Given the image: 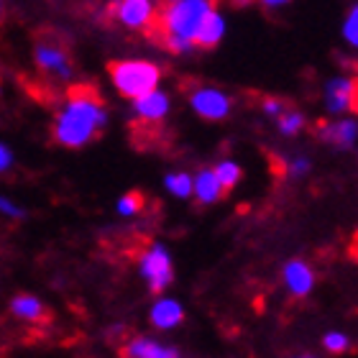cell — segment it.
<instances>
[{"label":"cell","mask_w":358,"mask_h":358,"mask_svg":"<svg viewBox=\"0 0 358 358\" xmlns=\"http://www.w3.org/2000/svg\"><path fill=\"white\" fill-rule=\"evenodd\" d=\"M105 123L108 113L100 92L92 85H72L67 87L64 105L54 115V141L67 149H80L103 134Z\"/></svg>","instance_id":"1"},{"label":"cell","mask_w":358,"mask_h":358,"mask_svg":"<svg viewBox=\"0 0 358 358\" xmlns=\"http://www.w3.org/2000/svg\"><path fill=\"white\" fill-rule=\"evenodd\" d=\"M213 10L210 0H177V3H159L157 23L146 31L162 49L172 54H185L197 46V34Z\"/></svg>","instance_id":"2"},{"label":"cell","mask_w":358,"mask_h":358,"mask_svg":"<svg viewBox=\"0 0 358 358\" xmlns=\"http://www.w3.org/2000/svg\"><path fill=\"white\" fill-rule=\"evenodd\" d=\"M108 77L120 97L138 100L159 90L162 69L149 59H113L108 62Z\"/></svg>","instance_id":"3"},{"label":"cell","mask_w":358,"mask_h":358,"mask_svg":"<svg viewBox=\"0 0 358 358\" xmlns=\"http://www.w3.org/2000/svg\"><path fill=\"white\" fill-rule=\"evenodd\" d=\"M138 268H141V276L146 279L151 292H164L169 284H172L174 276V266H172V256L166 251L164 243H151L146 251L141 254V262H138Z\"/></svg>","instance_id":"4"},{"label":"cell","mask_w":358,"mask_h":358,"mask_svg":"<svg viewBox=\"0 0 358 358\" xmlns=\"http://www.w3.org/2000/svg\"><path fill=\"white\" fill-rule=\"evenodd\" d=\"M108 10L123 29L131 31H149L159 15V6L154 0H113Z\"/></svg>","instance_id":"5"},{"label":"cell","mask_w":358,"mask_h":358,"mask_svg":"<svg viewBox=\"0 0 358 358\" xmlns=\"http://www.w3.org/2000/svg\"><path fill=\"white\" fill-rule=\"evenodd\" d=\"M189 105L192 110L205 120H223L231 113V97L225 95L223 90L202 85L189 92Z\"/></svg>","instance_id":"6"},{"label":"cell","mask_w":358,"mask_h":358,"mask_svg":"<svg viewBox=\"0 0 358 358\" xmlns=\"http://www.w3.org/2000/svg\"><path fill=\"white\" fill-rule=\"evenodd\" d=\"M34 59H36L38 69L46 72L49 77H57V80H64L67 83L72 77V62H69L67 49L57 41H38L36 52H34Z\"/></svg>","instance_id":"7"},{"label":"cell","mask_w":358,"mask_h":358,"mask_svg":"<svg viewBox=\"0 0 358 358\" xmlns=\"http://www.w3.org/2000/svg\"><path fill=\"white\" fill-rule=\"evenodd\" d=\"M356 87L358 80L356 77H336L325 85V105H328L330 113H345L353 110V100H356Z\"/></svg>","instance_id":"8"},{"label":"cell","mask_w":358,"mask_h":358,"mask_svg":"<svg viewBox=\"0 0 358 358\" xmlns=\"http://www.w3.org/2000/svg\"><path fill=\"white\" fill-rule=\"evenodd\" d=\"M134 110H136V118L143 120L146 126H157V123H162L166 118V113H169V97L162 90H154L149 95L134 100Z\"/></svg>","instance_id":"9"},{"label":"cell","mask_w":358,"mask_h":358,"mask_svg":"<svg viewBox=\"0 0 358 358\" xmlns=\"http://www.w3.org/2000/svg\"><path fill=\"white\" fill-rule=\"evenodd\" d=\"M317 136L330 146L338 149H351L358 138V126L353 120H330V123H320L317 126Z\"/></svg>","instance_id":"10"},{"label":"cell","mask_w":358,"mask_h":358,"mask_svg":"<svg viewBox=\"0 0 358 358\" xmlns=\"http://www.w3.org/2000/svg\"><path fill=\"white\" fill-rule=\"evenodd\" d=\"M284 284H287L289 294H294V297H307L315 287V271L307 266L305 262L294 259V262H289L284 266Z\"/></svg>","instance_id":"11"},{"label":"cell","mask_w":358,"mask_h":358,"mask_svg":"<svg viewBox=\"0 0 358 358\" xmlns=\"http://www.w3.org/2000/svg\"><path fill=\"white\" fill-rule=\"evenodd\" d=\"M151 325L159 330H172L177 328L179 322L185 320V307L179 305L177 299L172 297H162L154 302V307H151Z\"/></svg>","instance_id":"12"},{"label":"cell","mask_w":358,"mask_h":358,"mask_svg":"<svg viewBox=\"0 0 358 358\" xmlns=\"http://www.w3.org/2000/svg\"><path fill=\"white\" fill-rule=\"evenodd\" d=\"M225 187L223 182L217 179L215 169H202V172L194 174V197L202 202V205H213L223 197Z\"/></svg>","instance_id":"13"},{"label":"cell","mask_w":358,"mask_h":358,"mask_svg":"<svg viewBox=\"0 0 358 358\" xmlns=\"http://www.w3.org/2000/svg\"><path fill=\"white\" fill-rule=\"evenodd\" d=\"M128 358H182L177 348H169V345H162L151 338H134L126 348Z\"/></svg>","instance_id":"14"},{"label":"cell","mask_w":358,"mask_h":358,"mask_svg":"<svg viewBox=\"0 0 358 358\" xmlns=\"http://www.w3.org/2000/svg\"><path fill=\"white\" fill-rule=\"evenodd\" d=\"M223 34H225V18L213 8L210 15L205 18V23H202L200 34H197V46L200 49H213V46L220 44Z\"/></svg>","instance_id":"15"},{"label":"cell","mask_w":358,"mask_h":358,"mask_svg":"<svg viewBox=\"0 0 358 358\" xmlns=\"http://www.w3.org/2000/svg\"><path fill=\"white\" fill-rule=\"evenodd\" d=\"M10 313L15 315V317H21V320H41L44 317V302L38 297H34V294H18V297H13V302H10Z\"/></svg>","instance_id":"16"},{"label":"cell","mask_w":358,"mask_h":358,"mask_svg":"<svg viewBox=\"0 0 358 358\" xmlns=\"http://www.w3.org/2000/svg\"><path fill=\"white\" fill-rule=\"evenodd\" d=\"M164 187L174 194V197H179V200H187L189 194H194V177H189L187 172L166 174Z\"/></svg>","instance_id":"17"},{"label":"cell","mask_w":358,"mask_h":358,"mask_svg":"<svg viewBox=\"0 0 358 358\" xmlns=\"http://www.w3.org/2000/svg\"><path fill=\"white\" fill-rule=\"evenodd\" d=\"M276 123H279V131H282L284 136H294L305 128V115L297 110H292V108H287V110L276 118Z\"/></svg>","instance_id":"18"},{"label":"cell","mask_w":358,"mask_h":358,"mask_svg":"<svg viewBox=\"0 0 358 358\" xmlns=\"http://www.w3.org/2000/svg\"><path fill=\"white\" fill-rule=\"evenodd\" d=\"M215 174H217V179L223 182L225 189H233V187L241 182V166L236 164V162H231V159L220 162V164L215 166Z\"/></svg>","instance_id":"19"},{"label":"cell","mask_w":358,"mask_h":358,"mask_svg":"<svg viewBox=\"0 0 358 358\" xmlns=\"http://www.w3.org/2000/svg\"><path fill=\"white\" fill-rule=\"evenodd\" d=\"M322 345L330 353H345L351 348V338L345 336V333H341V330H330V333L322 336Z\"/></svg>","instance_id":"20"},{"label":"cell","mask_w":358,"mask_h":358,"mask_svg":"<svg viewBox=\"0 0 358 358\" xmlns=\"http://www.w3.org/2000/svg\"><path fill=\"white\" fill-rule=\"evenodd\" d=\"M343 38L351 46H356V49H358V3L351 8V10H348V15H345V21H343Z\"/></svg>","instance_id":"21"},{"label":"cell","mask_w":358,"mask_h":358,"mask_svg":"<svg viewBox=\"0 0 358 358\" xmlns=\"http://www.w3.org/2000/svg\"><path fill=\"white\" fill-rule=\"evenodd\" d=\"M141 208H143V197L138 192H128L118 200V213L120 215H126V217L136 215Z\"/></svg>","instance_id":"22"},{"label":"cell","mask_w":358,"mask_h":358,"mask_svg":"<svg viewBox=\"0 0 358 358\" xmlns=\"http://www.w3.org/2000/svg\"><path fill=\"white\" fill-rule=\"evenodd\" d=\"M262 108H264V113H266V115H271V118H279V115L287 110V105H284L279 97H264Z\"/></svg>","instance_id":"23"},{"label":"cell","mask_w":358,"mask_h":358,"mask_svg":"<svg viewBox=\"0 0 358 358\" xmlns=\"http://www.w3.org/2000/svg\"><path fill=\"white\" fill-rule=\"evenodd\" d=\"M289 172L294 174V177H305V174L310 172V162H307L305 157L294 159V162L289 164Z\"/></svg>","instance_id":"24"},{"label":"cell","mask_w":358,"mask_h":358,"mask_svg":"<svg viewBox=\"0 0 358 358\" xmlns=\"http://www.w3.org/2000/svg\"><path fill=\"white\" fill-rule=\"evenodd\" d=\"M0 210H3L6 215H10V217H23V215H26V213H23L18 205H13V202L8 200V197H3V200H0Z\"/></svg>","instance_id":"25"},{"label":"cell","mask_w":358,"mask_h":358,"mask_svg":"<svg viewBox=\"0 0 358 358\" xmlns=\"http://www.w3.org/2000/svg\"><path fill=\"white\" fill-rule=\"evenodd\" d=\"M10 164H13V151L3 143V146H0V169H3V172H8V166H10Z\"/></svg>","instance_id":"26"},{"label":"cell","mask_w":358,"mask_h":358,"mask_svg":"<svg viewBox=\"0 0 358 358\" xmlns=\"http://www.w3.org/2000/svg\"><path fill=\"white\" fill-rule=\"evenodd\" d=\"M262 6H266V8H282V6H287L289 0H259Z\"/></svg>","instance_id":"27"},{"label":"cell","mask_w":358,"mask_h":358,"mask_svg":"<svg viewBox=\"0 0 358 358\" xmlns=\"http://www.w3.org/2000/svg\"><path fill=\"white\" fill-rule=\"evenodd\" d=\"M294 358H315V356H294Z\"/></svg>","instance_id":"28"}]
</instances>
